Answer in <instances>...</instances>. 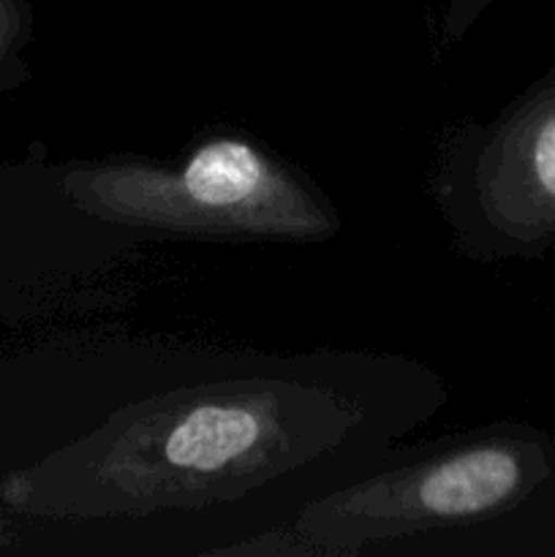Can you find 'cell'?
I'll return each mask as SVG.
<instances>
[{
	"label": "cell",
	"mask_w": 555,
	"mask_h": 557,
	"mask_svg": "<svg viewBox=\"0 0 555 557\" xmlns=\"http://www.w3.org/2000/svg\"><path fill=\"white\" fill-rule=\"evenodd\" d=\"M430 196L462 259L555 253V71L490 123L446 125Z\"/></svg>",
	"instance_id": "277c9868"
},
{
	"label": "cell",
	"mask_w": 555,
	"mask_h": 557,
	"mask_svg": "<svg viewBox=\"0 0 555 557\" xmlns=\"http://www.w3.org/2000/svg\"><path fill=\"white\" fill-rule=\"evenodd\" d=\"M33 38V11L27 0H0V96L30 79L25 49Z\"/></svg>",
	"instance_id": "5b68a950"
},
{
	"label": "cell",
	"mask_w": 555,
	"mask_h": 557,
	"mask_svg": "<svg viewBox=\"0 0 555 557\" xmlns=\"http://www.w3.org/2000/svg\"><path fill=\"white\" fill-rule=\"evenodd\" d=\"M493 0H444V14H441L439 41L441 49H449L452 44L460 41L468 33V27L479 20Z\"/></svg>",
	"instance_id": "8992f818"
},
{
	"label": "cell",
	"mask_w": 555,
	"mask_h": 557,
	"mask_svg": "<svg viewBox=\"0 0 555 557\" xmlns=\"http://www.w3.org/2000/svg\"><path fill=\"white\" fill-rule=\"evenodd\" d=\"M359 411L326 386L234 379L161 392L5 473L0 504L82 522L196 511L256 493L335 451Z\"/></svg>",
	"instance_id": "6da1fadb"
},
{
	"label": "cell",
	"mask_w": 555,
	"mask_h": 557,
	"mask_svg": "<svg viewBox=\"0 0 555 557\" xmlns=\"http://www.w3.org/2000/svg\"><path fill=\"white\" fill-rule=\"evenodd\" d=\"M60 194L96 221L161 237L326 243L341 232L330 196L243 134H207L177 158L69 163Z\"/></svg>",
	"instance_id": "7a4b0ae2"
},
{
	"label": "cell",
	"mask_w": 555,
	"mask_h": 557,
	"mask_svg": "<svg viewBox=\"0 0 555 557\" xmlns=\"http://www.w3.org/2000/svg\"><path fill=\"white\" fill-rule=\"evenodd\" d=\"M547 473L542 441L488 430L313 498L299 509L294 533L313 553L357 555L368 544L504 515Z\"/></svg>",
	"instance_id": "3957f363"
}]
</instances>
